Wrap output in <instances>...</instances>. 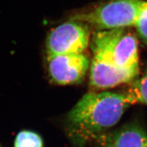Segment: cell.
Instances as JSON below:
<instances>
[{
    "instance_id": "9",
    "label": "cell",
    "mask_w": 147,
    "mask_h": 147,
    "mask_svg": "<svg viewBox=\"0 0 147 147\" xmlns=\"http://www.w3.org/2000/svg\"><path fill=\"white\" fill-rule=\"evenodd\" d=\"M135 27L140 37L147 45V1H146Z\"/></svg>"
},
{
    "instance_id": "1",
    "label": "cell",
    "mask_w": 147,
    "mask_h": 147,
    "mask_svg": "<svg viewBox=\"0 0 147 147\" xmlns=\"http://www.w3.org/2000/svg\"><path fill=\"white\" fill-rule=\"evenodd\" d=\"M132 103L126 93L90 92L68 112L65 131L74 147H86L119 122Z\"/></svg>"
},
{
    "instance_id": "2",
    "label": "cell",
    "mask_w": 147,
    "mask_h": 147,
    "mask_svg": "<svg viewBox=\"0 0 147 147\" xmlns=\"http://www.w3.org/2000/svg\"><path fill=\"white\" fill-rule=\"evenodd\" d=\"M93 57L120 70L139 74L138 41L125 29L98 31L91 40Z\"/></svg>"
},
{
    "instance_id": "3",
    "label": "cell",
    "mask_w": 147,
    "mask_h": 147,
    "mask_svg": "<svg viewBox=\"0 0 147 147\" xmlns=\"http://www.w3.org/2000/svg\"><path fill=\"white\" fill-rule=\"evenodd\" d=\"M145 1L108 0L91 10L77 14L71 20L92 26L98 31L135 27Z\"/></svg>"
},
{
    "instance_id": "5",
    "label": "cell",
    "mask_w": 147,
    "mask_h": 147,
    "mask_svg": "<svg viewBox=\"0 0 147 147\" xmlns=\"http://www.w3.org/2000/svg\"><path fill=\"white\" fill-rule=\"evenodd\" d=\"M90 66L83 53L47 56V69L51 81L58 85L78 84L84 80Z\"/></svg>"
},
{
    "instance_id": "8",
    "label": "cell",
    "mask_w": 147,
    "mask_h": 147,
    "mask_svg": "<svg viewBox=\"0 0 147 147\" xmlns=\"http://www.w3.org/2000/svg\"><path fill=\"white\" fill-rule=\"evenodd\" d=\"M14 147H44V141L39 134L32 130H22L16 134Z\"/></svg>"
},
{
    "instance_id": "4",
    "label": "cell",
    "mask_w": 147,
    "mask_h": 147,
    "mask_svg": "<svg viewBox=\"0 0 147 147\" xmlns=\"http://www.w3.org/2000/svg\"><path fill=\"white\" fill-rule=\"evenodd\" d=\"M90 42L89 26L80 22H65L49 34L46 41L47 56L83 53Z\"/></svg>"
},
{
    "instance_id": "6",
    "label": "cell",
    "mask_w": 147,
    "mask_h": 147,
    "mask_svg": "<svg viewBox=\"0 0 147 147\" xmlns=\"http://www.w3.org/2000/svg\"><path fill=\"white\" fill-rule=\"evenodd\" d=\"M94 142L97 147H147V133L139 124L131 123L106 132Z\"/></svg>"
},
{
    "instance_id": "7",
    "label": "cell",
    "mask_w": 147,
    "mask_h": 147,
    "mask_svg": "<svg viewBox=\"0 0 147 147\" xmlns=\"http://www.w3.org/2000/svg\"><path fill=\"white\" fill-rule=\"evenodd\" d=\"M132 104L147 106V69L140 78L132 82L131 87L126 92Z\"/></svg>"
}]
</instances>
